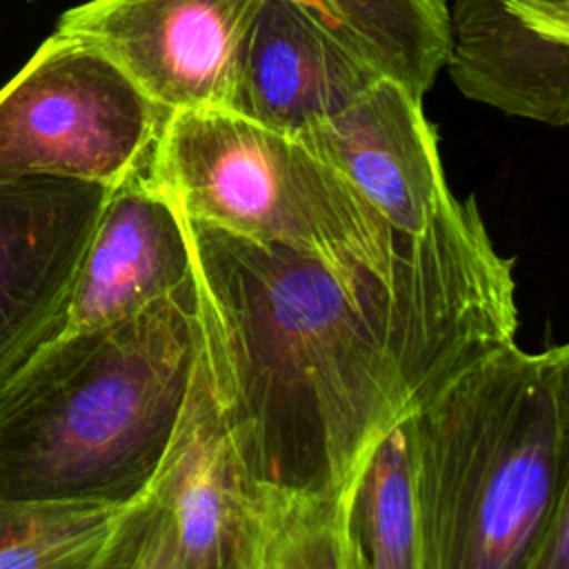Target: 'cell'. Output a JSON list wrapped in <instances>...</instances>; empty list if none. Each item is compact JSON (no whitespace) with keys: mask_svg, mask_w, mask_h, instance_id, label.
<instances>
[{"mask_svg":"<svg viewBox=\"0 0 569 569\" xmlns=\"http://www.w3.org/2000/svg\"><path fill=\"white\" fill-rule=\"evenodd\" d=\"M93 569H180L171 520L149 491L129 502Z\"/></svg>","mask_w":569,"mask_h":569,"instance_id":"obj_17","label":"cell"},{"mask_svg":"<svg viewBox=\"0 0 569 569\" xmlns=\"http://www.w3.org/2000/svg\"><path fill=\"white\" fill-rule=\"evenodd\" d=\"M516 569H569V505L556 513L540 540Z\"/></svg>","mask_w":569,"mask_h":569,"instance_id":"obj_18","label":"cell"},{"mask_svg":"<svg viewBox=\"0 0 569 569\" xmlns=\"http://www.w3.org/2000/svg\"><path fill=\"white\" fill-rule=\"evenodd\" d=\"M193 282L44 345L0 391V502L127 505L153 480L198 356Z\"/></svg>","mask_w":569,"mask_h":569,"instance_id":"obj_2","label":"cell"},{"mask_svg":"<svg viewBox=\"0 0 569 569\" xmlns=\"http://www.w3.org/2000/svg\"><path fill=\"white\" fill-rule=\"evenodd\" d=\"M56 507L58 505H2L0 502V545L24 533L40 520H44Z\"/></svg>","mask_w":569,"mask_h":569,"instance_id":"obj_19","label":"cell"},{"mask_svg":"<svg viewBox=\"0 0 569 569\" xmlns=\"http://www.w3.org/2000/svg\"><path fill=\"white\" fill-rule=\"evenodd\" d=\"M147 491L171 520L180 569H258L273 496L256 485L231 440L200 342L182 409Z\"/></svg>","mask_w":569,"mask_h":569,"instance_id":"obj_7","label":"cell"},{"mask_svg":"<svg viewBox=\"0 0 569 569\" xmlns=\"http://www.w3.org/2000/svg\"><path fill=\"white\" fill-rule=\"evenodd\" d=\"M127 505L64 502L0 545V569H93Z\"/></svg>","mask_w":569,"mask_h":569,"instance_id":"obj_15","label":"cell"},{"mask_svg":"<svg viewBox=\"0 0 569 569\" xmlns=\"http://www.w3.org/2000/svg\"><path fill=\"white\" fill-rule=\"evenodd\" d=\"M182 222L207 376L267 496L336 500L385 433L516 340L513 262L471 196L400 236L387 273Z\"/></svg>","mask_w":569,"mask_h":569,"instance_id":"obj_1","label":"cell"},{"mask_svg":"<svg viewBox=\"0 0 569 569\" xmlns=\"http://www.w3.org/2000/svg\"><path fill=\"white\" fill-rule=\"evenodd\" d=\"M260 0H87L58 31L104 53L156 107L233 111Z\"/></svg>","mask_w":569,"mask_h":569,"instance_id":"obj_6","label":"cell"},{"mask_svg":"<svg viewBox=\"0 0 569 569\" xmlns=\"http://www.w3.org/2000/svg\"><path fill=\"white\" fill-rule=\"evenodd\" d=\"M505 2L513 11L522 13L525 18L538 24L569 31V0H505Z\"/></svg>","mask_w":569,"mask_h":569,"instance_id":"obj_20","label":"cell"},{"mask_svg":"<svg viewBox=\"0 0 569 569\" xmlns=\"http://www.w3.org/2000/svg\"><path fill=\"white\" fill-rule=\"evenodd\" d=\"M258 569H345L336 500L273 496Z\"/></svg>","mask_w":569,"mask_h":569,"instance_id":"obj_16","label":"cell"},{"mask_svg":"<svg viewBox=\"0 0 569 569\" xmlns=\"http://www.w3.org/2000/svg\"><path fill=\"white\" fill-rule=\"evenodd\" d=\"M385 76L289 0H260L240 64L233 113L298 136Z\"/></svg>","mask_w":569,"mask_h":569,"instance_id":"obj_11","label":"cell"},{"mask_svg":"<svg viewBox=\"0 0 569 569\" xmlns=\"http://www.w3.org/2000/svg\"><path fill=\"white\" fill-rule=\"evenodd\" d=\"M109 191L69 178L0 180V391L58 336Z\"/></svg>","mask_w":569,"mask_h":569,"instance_id":"obj_8","label":"cell"},{"mask_svg":"<svg viewBox=\"0 0 569 569\" xmlns=\"http://www.w3.org/2000/svg\"><path fill=\"white\" fill-rule=\"evenodd\" d=\"M167 116L104 53L56 29L0 89V180L116 187L147 167Z\"/></svg>","mask_w":569,"mask_h":569,"instance_id":"obj_5","label":"cell"},{"mask_svg":"<svg viewBox=\"0 0 569 569\" xmlns=\"http://www.w3.org/2000/svg\"><path fill=\"white\" fill-rule=\"evenodd\" d=\"M189 282L191 251L182 216L142 169L107 193L53 340L133 318Z\"/></svg>","mask_w":569,"mask_h":569,"instance_id":"obj_10","label":"cell"},{"mask_svg":"<svg viewBox=\"0 0 569 569\" xmlns=\"http://www.w3.org/2000/svg\"><path fill=\"white\" fill-rule=\"evenodd\" d=\"M187 220L387 273L398 233L298 138L240 113H169L144 167Z\"/></svg>","mask_w":569,"mask_h":569,"instance_id":"obj_4","label":"cell"},{"mask_svg":"<svg viewBox=\"0 0 569 569\" xmlns=\"http://www.w3.org/2000/svg\"><path fill=\"white\" fill-rule=\"evenodd\" d=\"M425 98L447 56L449 0H289Z\"/></svg>","mask_w":569,"mask_h":569,"instance_id":"obj_14","label":"cell"},{"mask_svg":"<svg viewBox=\"0 0 569 569\" xmlns=\"http://www.w3.org/2000/svg\"><path fill=\"white\" fill-rule=\"evenodd\" d=\"M407 425L425 569H516L569 505V349L498 347Z\"/></svg>","mask_w":569,"mask_h":569,"instance_id":"obj_3","label":"cell"},{"mask_svg":"<svg viewBox=\"0 0 569 569\" xmlns=\"http://www.w3.org/2000/svg\"><path fill=\"white\" fill-rule=\"evenodd\" d=\"M293 138L338 171L398 236L420 233L451 196L422 98L391 76Z\"/></svg>","mask_w":569,"mask_h":569,"instance_id":"obj_9","label":"cell"},{"mask_svg":"<svg viewBox=\"0 0 569 569\" xmlns=\"http://www.w3.org/2000/svg\"><path fill=\"white\" fill-rule=\"evenodd\" d=\"M336 520L345 569H425L407 420L365 456L336 498Z\"/></svg>","mask_w":569,"mask_h":569,"instance_id":"obj_13","label":"cell"},{"mask_svg":"<svg viewBox=\"0 0 569 569\" xmlns=\"http://www.w3.org/2000/svg\"><path fill=\"white\" fill-rule=\"evenodd\" d=\"M456 89L507 116L569 122V31L538 24L505 0H453L447 56Z\"/></svg>","mask_w":569,"mask_h":569,"instance_id":"obj_12","label":"cell"}]
</instances>
